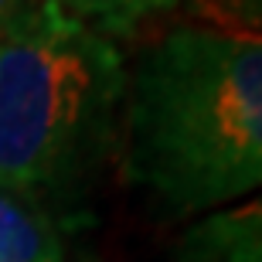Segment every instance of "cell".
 I'll list each match as a JSON object with an SVG mask.
<instances>
[{
	"mask_svg": "<svg viewBox=\"0 0 262 262\" xmlns=\"http://www.w3.org/2000/svg\"><path fill=\"white\" fill-rule=\"evenodd\" d=\"M133 187L174 214L222 211L262 187V31L181 24L123 89Z\"/></svg>",
	"mask_w": 262,
	"mask_h": 262,
	"instance_id": "1",
	"label": "cell"
},
{
	"mask_svg": "<svg viewBox=\"0 0 262 262\" xmlns=\"http://www.w3.org/2000/svg\"><path fill=\"white\" fill-rule=\"evenodd\" d=\"M126 65L58 0H38L0 38V191L34 204L72 198L123 102Z\"/></svg>",
	"mask_w": 262,
	"mask_h": 262,
	"instance_id": "2",
	"label": "cell"
},
{
	"mask_svg": "<svg viewBox=\"0 0 262 262\" xmlns=\"http://www.w3.org/2000/svg\"><path fill=\"white\" fill-rule=\"evenodd\" d=\"M174 262H262V194L194 222L177 238Z\"/></svg>",
	"mask_w": 262,
	"mask_h": 262,
	"instance_id": "3",
	"label": "cell"
},
{
	"mask_svg": "<svg viewBox=\"0 0 262 262\" xmlns=\"http://www.w3.org/2000/svg\"><path fill=\"white\" fill-rule=\"evenodd\" d=\"M0 262H65L48 214L0 191Z\"/></svg>",
	"mask_w": 262,
	"mask_h": 262,
	"instance_id": "4",
	"label": "cell"
},
{
	"mask_svg": "<svg viewBox=\"0 0 262 262\" xmlns=\"http://www.w3.org/2000/svg\"><path fill=\"white\" fill-rule=\"evenodd\" d=\"M58 4L72 10L78 20H85L89 28H96L99 34L116 38V34H129L146 17L177 7L181 0H58Z\"/></svg>",
	"mask_w": 262,
	"mask_h": 262,
	"instance_id": "5",
	"label": "cell"
},
{
	"mask_svg": "<svg viewBox=\"0 0 262 262\" xmlns=\"http://www.w3.org/2000/svg\"><path fill=\"white\" fill-rule=\"evenodd\" d=\"M38 0H0V38L10 31V24L24 14L28 7H34Z\"/></svg>",
	"mask_w": 262,
	"mask_h": 262,
	"instance_id": "6",
	"label": "cell"
}]
</instances>
